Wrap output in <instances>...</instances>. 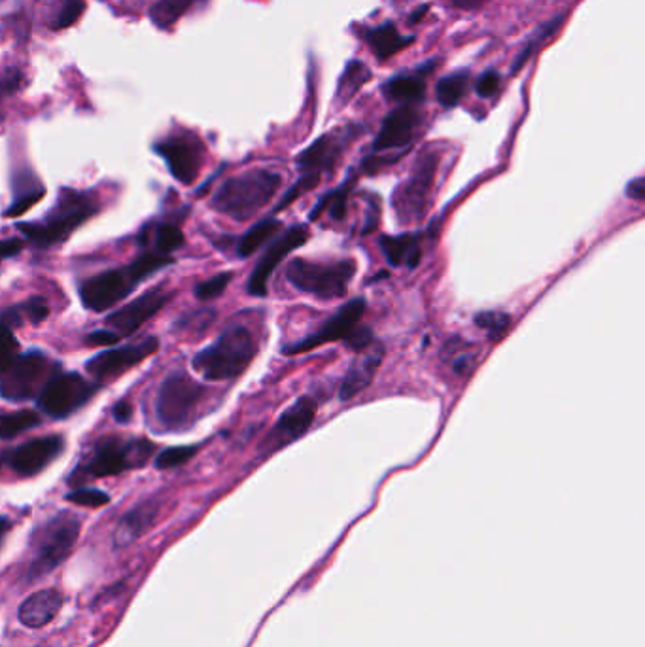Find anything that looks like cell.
Returning <instances> with one entry per match:
<instances>
[{"mask_svg": "<svg viewBox=\"0 0 645 647\" xmlns=\"http://www.w3.org/2000/svg\"><path fill=\"white\" fill-rule=\"evenodd\" d=\"M97 214V201L91 193L63 190L44 220L18 224V229L38 248H52L69 239L74 229L86 224L91 216Z\"/></svg>", "mask_w": 645, "mask_h": 647, "instance_id": "3957f363", "label": "cell"}, {"mask_svg": "<svg viewBox=\"0 0 645 647\" xmlns=\"http://www.w3.org/2000/svg\"><path fill=\"white\" fill-rule=\"evenodd\" d=\"M356 135V127H343L314 140L307 150L297 156V167L301 175L318 176L322 180L324 173H332L345 148L356 139Z\"/></svg>", "mask_w": 645, "mask_h": 647, "instance_id": "4fadbf2b", "label": "cell"}, {"mask_svg": "<svg viewBox=\"0 0 645 647\" xmlns=\"http://www.w3.org/2000/svg\"><path fill=\"white\" fill-rule=\"evenodd\" d=\"M53 375H57L55 364L46 354L38 350L18 354V358L0 373V398L8 402L33 400Z\"/></svg>", "mask_w": 645, "mask_h": 647, "instance_id": "ba28073f", "label": "cell"}, {"mask_svg": "<svg viewBox=\"0 0 645 647\" xmlns=\"http://www.w3.org/2000/svg\"><path fill=\"white\" fill-rule=\"evenodd\" d=\"M354 275V260L326 263L296 258L286 265V279L290 280L294 288L326 301L345 298Z\"/></svg>", "mask_w": 645, "mask_h": 647, "instance_id": "277c9868", "label": "cell"}, {"mask_svg": "<svg viewBox=\"0 0 645 647\" xmlns=\"http://www.w3.org/2000/svg\"><path fill=\"white\" fill-rule=\"evenodd\" d=\"M500 86H502V78H500V74H498L496 70H489V72H485V74L479 78V82H477V86H475V91H477V95H479V97L490 99V97H494V95L500 91Z\"/></svg>", "mask_w": 645, "mask_h": 647, "instance_id": "ee69618b", "label": "cell"}, {"mask_svg": "<svg viewBox=\"0 0 645 647\" xmlns=\"http://www.w3.org/2000/svg\"><path fill=\"white\" fill-rule=\"evenodd\" d=\"M21 86V72L19 70H10L2 80H0V101L12 93L18 91Z\"/></svg>", "mask_w": 645, "mask_h": 647, "instance_id": "bcb514c9", "label": "cell"}, {"mask_svg": "<svg viewBox=\"0 0 645 647\" xmlns=\"http://www.w3.org/2000/svg\"><path fill=\"white\" fill-rule=\"evenodd\" d=\"M19 343L12 328L0 324V373L18 358Z\"/></svg>", "mask_w": 645, "mask_h": 647, "instance_id": "60d3db41", "label": "cell"}, {"mask_svg": "<svg viewBox=\"0 0 645 647\" xmlns=\"http://www.w3.org/2000/svg\"><path fill=\"white\" fill-rule=\"evenodd\" d=\"M10 528H12V525H10V521H8L6 517H0V545H2V542H4V538H6V534L10 532Z\"/></svg>", "mask_w": 645, "mask_h": 647, "instance_id": "db71d44e", "label": "cell"}, {"mask_svg": "<svg viewBox=\"0 0 645 647\" xmlns=\"http://www.w3.org/2000/svg\"><path fill=\"white\" fill-rule=\"evenodd\" d=\"M384 354H386V349L379 341H373L367 349L358 352V358L350 364L349 371L341 383L339 398L343 402H350L356 394H360L362 390H366L367 386L371 385L373 377L377 375V371L383 364Z\"/></svg>", "mask_w": 645, "mask_h": 647, "instance_id": "44dd1931", "label": "cell"}, {"mask_svg": "<svg viewBox=\"0 0 645 647\" xmlns=\"http://www.w3.org/2000/svg\"><path fill=\"white\" fill-rule=\"evenodd\" d=\"M426 12H428V4H424L420 10H415V12H413V16L409 19V25L419 23L420 19L424 18V14H426Z\"/></svg>", "mask_w": 645, "mask_h": 647, "instance_id": "11a10c76", "label": "cell"}, {"mask_svg": "<svg viewBox=\"0 0 645 647\" xmlns=\"http://www.w3.org/2000/svg\"><path fill=\"white\" fill-rule=\"evenodd\" d=\"M199 447L197 445H184V447H173L165 449L156 456L157 470H173L186 462H190L193 456L197 455Z\"/></svg>", "mask_w": 645, "mask_h": 647, "instance_id": "f35d334b", "label": "cell"}, {"mask_svg": "<svg viewBox=\"0 0 645 647\" xmlns=\"http://www.w3.org/2000/svg\"><path fill=\"white\" fill-rule=\"evenodd\" d=\"M384 97L400 105H419L426 95V74L417 70L413 74H398L383 86Z\"/></svg>", "mask_w": 645, "mask_h": 647, "instance_id": "cb8c5ba5", "label": "cell"}, {"mask_svg": "<svg viewBox=\"0 0 645 647\" xmlns=\"http://www.w3.org/2000/svg\"><path fill=\"white\" fill-rule=\"evenodd\" d=\"M61 451H63V439L59 436H48V438L27 441L18 449L10 451L6 456V462L19 475L31 477L42 472L46 466H50Z\"/></svg>", "mask_w": 645, "mask_h": 647, "instance_id": "ffe728a7", "label": "cell"}, {"mask_svg": "<svg viewBox=\"0 0 645 647\" xmlns=\"http://www.w3.org/2000/svg\"><path fill=\"white\" fill-rule=\"evenodd\" d=\"M159 158L167 163L171 175L182 184H193L203 163V144L193 135H176L161 140L154 148Z\"/></svg>", "mask_w": 645, "mask_h": 647, "instance_id": "9a60e30c", "label": "cell"}, {"mask_svg": "<svg viewBox=\"0 0 645 647\" xmlns=\"http://www.w3.org/2000/svg\"><path fill=\"white\" fill-rule=\"evenodd\" d=\"M142 279L133 265L123 269L105 271L93 279L86 280L80 286V298L84 307L95 313H103L106 309L116 307L123 298H127Z\"/></svg>", "mask_w": 645, "mask_h": 647, "instance_id": "8fae6325", "label": "cell"}, {"mask_svg": "<svg viewBox=\"0 0 645 647\" xmlns=\"http://www.w3.org/2000/svg\"><path fill=\"white\" fill-rule=\"evenodd\" d=\"M366 313V301L364 299H352L347 305H343L332 318H328L316 332L303 337L294 345L286 347V354H303L309 350L318 349L326 343L333 341H347L352 332L360 326L362 318Z\"/></svg>", "mask_w": 645, "mask_h": 647, "instance_id": "7c38bea8", "label": "cell"}, {"mask_svg": "<svg viewBox=\"0 0 645 647\" xmlns=\"http://www.w3.org/2000/svg\"><path fill=\"white\" fill-rule=\"evenodd\" d=\"M112 415H114V419L118 420V422H122V424H125V422H129L131 420V415H133V407H131V403L129 402H118L116 405H114V409H112Z\"/></svg>", "mask_w": 645, "mask_h": 647, "instance_id": "816d5d0a", "label": "cell"}, {"mask_svg": "<svg viewBox=\"0 0 645 647\" xmlns=\"http://www.w3.org/2000/svg\"><path fill=\"white\" fill-rule=\"evenodd\" d=\"M184 245V233L175 224H161L154 233V252L161 256H171V252Z\"/></svg>", "mask_w": 645, "mask_h": 647, "instance_id": "d590c367", "label": "cell"}, {"mask_svg": "<svg viewBox=\"0 0 645 647\" xmlns=\"http://www.w3.org/2000/svg\"><path fill=\"white\" fill-rule=\"evenodd\" d=\"M258 354V339L246 326H231L193 358V369L207 381H231L245 373Z\"/></svg>", "mask_w": 645, "mask_h": 647, "instance_id": "7a4b0ae2", "label": "cell"}, {"mask_svg": "<svg viewBox=\"0 0 645 647\" xmlns=\"http://www.w3.org/2000/svg\"><path fill=\"white\" fill-rule=\"evenodd\" d=\"M564 19H566V16L564 14H560V16H557L555 19H551V21H547V23H543L541 27H538L532 35L528 36L526 40H524L523 44V50L521 52L517 53V57H515V61H513V65H511V74L515 76L519 70L523 69L524 65L538 53V50H541L553 36L557 35L558 29L562 27V23H564Z\"/></svg>", "mask_w": 645, "mask_h": 647, "instance_id": "83f0119b", "label": "cell"}, {"mask_svg": "<svg viewBox=\"0 0 645 647\" xmlns=\"http://www.w3.org/2000/svg\"><path fill=\"white\" fill-rule=\"evenodd\" d=\"M42 422L36 411H16L0 415V438L14 439L33 430Z\"/></svg>", "mask_w": 645, "mask_h": 647, "instance_id": "e575fe53", "label": "cell"}, {"mask_svg": "<svg viewBox=\"0 0 645 647\" xmlns=\"http://www.w3.org/2000/svg\"><path fill=\"white\" fill-rule=\"evenodd\" d=\"M84 12H86V0H63L50 21V27L53 31L69 29L70 25H74L78 19L82 18Z\"/></svg>", "mask_w": 645, "mask_h": 647, "instance_id": "74e56055", "label": "cell"}, {"mask_svg": "<svg viewBox=\"0 0 645 647\" xmlns=\"http://www.w3.org/2000/svg\"><path fill=\"white\" fill-rule=\"evenodd\" d=\"M453 2L454 6H458V8H464V10H475V8H479L481 4H485L487 0H451Z\"/></svg>", "mask_w": 645, "mask_h": 647, "instance_id": "f5cc1de1", "label": "cell"}, {"mask_svg": "<svg viewBox=\"0 0 645 647\" xmlns=\"http://www.w3.org/2000/svg\"><path fill=\"white\" fill-rule=\"evenodd\" d=\"M366 42L369 44V50L375 53L379 61H386L401 50L409 48L415 42V36L400 35L396 25L388 21L375 29H369L366 33Z\"/></svg>", "mask_w": 645, "mask_h": 647, "instance_id": "484cf974", "label": "cell"}, {"mask_svg": "<svg viewBox=\"0 0 645 647\" xmlns=\"http://www.w3.org/2000/svg\"><path fill=\"white\" fill-rule=\"evenodd\" d=\"M233 279V273H220L212 279L205 280L201 284H197L195 288V296L203 301H210V299L220 298L226 292L229 282Z\"/></svg>", "mask_w": 645, "mask_h": 647, "instance_id": "ab89813d", "label": "cell"}, {"mask_svg": "<svg viewBox=\"0 0 645 647\" xmlns=\"http://www.w3.org/2000/svg\"><path fill=\"white\" fill-rule=\"evenodd\" d=\"M80 519L72 513H59L40 526L31 538L35 560L27 570V581H36L50 574L63 560L78 540Z\"/></svg>", "mask_w": 645, "mask_h": 647, "instance_id": "5b68a950", "label": "cell"}, {"mask_svg": "<svg viewBox=\"0 0 645 647\" xmlns=\"http://www.w3.org/2000/svg\"><path fill=\"white\" fill-rule=\"evenodd\" d=\"M65 596L57 589H42L29 596L19 608V621L29 629L46 627L63 608Z\"/></svg>", "mask_w": 645, "mask_h": 647, "instance_id": "603a6c76", "label": "cell"}, {"mask_svg": "<svg viewBox=\"0 0 645 647\" xmlns=\"http://www.w3.org/2000/svg\"><path fill=\"white\" fill-rule=\"evenodd\" d=\"M437 167H439V156L436 152L428 150L417 159L409 178L398 186L392 205L400 224L409 226L424 218L428 210L432 186L436 180Z\"/></svg>", "mask_w": 645, "mask_h": 647, "instance_id": "9c48e42d", "label": "cell"}, {"mask_svg": "<svg viewBox=\"0 0 645 647\" xmlns=\"http://www.w3.org/2000/svg\"><path fill=\"white\" fill-rule=\"evenodd\" d=\"M42 197H44V188L36 180L35 175L19 178L18 184H16V199H14L12 207L6 210L4 214L8 218H19L21 214H25L31 207H35Z\"/></svg>", "mask_w": 645, "mask_h": 647, "instance_id": "1f68e13d", "label": "cell"}, {"mask_svg": "<svg viewBox=\"0 0 645 647\" xmlns=\"http://www.w3.org/2000/svg\"><path fill=\"white\" fill-rule=\"evenodd\" d=\"M154 453V445L146 439H106L101 443L88 462L72 473V481H86V479H101L110 475L140 468L146 464V460Z\"/></svg>", "mask_w": 645, "mask_h": 647, "instance_id": "8992f818", "label": "cell"}, {"mask_svg": "<svg viewBox=\"0 0 645 647\" xmlns=\"http://www.w3.org/2000/svg\"><path fill=\"white\" fill-rule=\"evenodd\" d=\"M379 216H381V212H379V201L375 199V201H371V203H369L366 228H364V233H362V235H369L371 231H375V229H377V226H379Z\"/></svg>", "mask_w": 645, "mask_h": 647, "instance_id": "f907efd6", "label": "cell"}, {"mask_svg": "<svg viewBox=\"0 0 645 647\" xmlns=\"http://www.w3.org/2000/svg\"><path fill=\"white\" fill-rule=\"evenodd\" d=\"M50 315V307L42 298H33L16 307L6 309L0 315V324L12 328V326H21V322L27 318L31 324H40L46 316Z\"/></svg>", "mask_w": 645, "mask_h": 647, "instance_id": "4dcf8cb0", "label": "cell"}, {"mask_svg": "<svg viewBox=\"0 0 645 647\" xmlns=\"http://www.w3.org/2000/svg\"><path fill=\"white\" fill-rule=\"evenodd\" d=\"M282 176L267 169L246 171L226 180L212 197V209L245 222L265 209L279 192Z\"/></svg>", "mask_w": 645, "mask_h": 647, "instance_id": "6da1fadb", "label": "cell"}, {"mask_svg": "<svg viewBox=\"0 0 645 647\" xmlns=\"http://www.w3.org/2000/svg\"><path fill=\"white\" fill-rule=\"evenodd\" d=\"M67 500L82 508H103L110 502V496L97 489H76L67 494Z\"/></svg>", "mask_w": 645, "mask_h": 647, "instance_id": "b9f144b4", "label": "cell"}, {"mask_svg": "<svg viewBox=\"0 0 645 647\" xmlns=\"http://www.w3.org/2000/svg\"><path fill=\"white\" fill-rule=\"evenodd\" d=\"M95 386L78 373H57L38 394V407L52 419H67L93 398Z\"/></svg>", "mask_w": 645, "mask_h": 647, "instance_id": "30bf717a", "label": "cell"}, {"mask_svg": "<svg viewBox=\"0 0 645 647\" xmlns=\"http://www.w3.org/2000/svg\"><path fill=\"white\" fill-rule=\"evenodd\" d=\"M371 80V70L367 69L362 61L352 59L347 63V67L343 70L339 84H337V103L339 105H347L350 99L366 86L367 82Z\"/></svg>", "mask_w": 645, "mask_h": 647, "instance_id": "f546056e", "label": "cell"}, {"mask_svg": "<svg viewBox=\"0 0 645 647\" xmlns=\"http://www.w3.org/2000/svg\"><path fill=\"white\" fill-rule=\"evenodd\" d=\"M23 250V241L14 237V239H0V262L18 256L19 252Z\"/></svg>", "mask_w": 645, "mask_h": 647, "instance_id": "c3c4849f", "label": "cell"}, {"mask_svg": "<svg viewBox=\"0 0 645 647\" xmlns=\"http://www.w3.org/2000/svg\"><path fill=\"white\" fill-rule=\"evenodd\" d=\"M159 508H161L159 502L152 498L142 502L137 508L131 509L129 513H125L114 530V545L122 549L142 538L156 523Z\"/></svg>", "mask_w": 645, "mask_h": 647, "instance_id": "7402d4cb", "label": "cell"}, {"mask_svg": "<svg viewBox=\"0 0 645 647\" xmlns=\"http://www.w3.org/2000/svg\"><path fill=\"white\" fill-rule=\"evenodd\" d=\"M627 195L634 201H644L645 199V180L644 176H636L632 182H628Z\"/></svg>", "mask_w": 645, "mask_h": 647, "instance_id": "681fc988", "label": "cell"}, {"mask_svg": "<svg viewBox=\"0 0 645 647\" xmlns=\"http://www.w3.org/2000/svg\"><path fill=\"white\" fill-rule=\"evenodd\" d=\"M280 229H282V224L277 218H265L262 222H258L256 226L248 229L245 235L239 239L237 254L241 258H250L263 245H267V241H271L279 233Z\"/></svg>", "mask_w": 645, "mask_h": 647, "instance_id": "f1b7e54d", "label": "cell"}, {"mask_svg": "<svg viewBox=\"0 0 645 647\" xmlns=\"http://www.w3.org/2000/svg\"><path fill=\"white\" fill-rule=\"evenodd\" d=\"M420 125V112L415 105H401L384 118L381 131L373 142V152L383 154L409 146Z\"/></svg>", "mask_w": 645, "mask_h": 647, "instance_id": "d6986e66", "label": "cell"}, {"mask_svg": "<svg viewBox=\"0 0 645 647\" xmlns=\"http://www.w3.org/2000/svg\"><path fill=\"white\" fill-rule=\"evenodd\" d=\"M468 82H470L468 72H454L451 76H445L443 80H439L436 86L437 103L443 108H454L466 95Z\"/></svg>", "mask_w": 645, "mask_h": 647, "instance_id": "836d02e7", "label": "cell"}, {"mask_svg": "<svg viewBox=\"0 0 645 647\" xmlns=\"http://www.w3.org/2000/svg\"><path fill=\"white\" fill-rule=\"evenodd\" d=\"M171 298H173V294L169 290H165L163 286L148 290L140 298L133 299L131 303L123 305L122 309L110 313L106 318V324L110 328H116L123 335H133L152 316L157 315Z\"/></svg>", "mask_w": 645, "mask_h": 647, "instance_id": "ac0fdd59", "label": "cell"}, {"mask_svg": "<svg viewBox=\"0 0 645 647\" xmlns=\"http://www.w3.org/2000/svg\"><path fill=\"white\" fill-rule=\"evenodd\" d=\"M473 322H475L477 328L485 330L490 339L498 341L509 330L511 316L507 315V313H502V311H483V313L475 315Z\"/></svg>", "mask_w": 645, "mask_h": 647, "instance_id": "8d00e7d4", "label": "cell"}, {"mask_svg": "<svg viewBox=\"0 0 645 647\" xmlns=\"http://www.w3.org/2000/svg\"><path fill=\"white\" fill-rule=\"evenodd\" d=\"M354 184H356V173L352 171L349 178H347V180H345L337 190L326 193V195L318 201L316 209L311 212V216H309V218H311V220H318L322 214H328V218L333 220V222H343V220L347 218L350 192H352Z\"/></svg>", "mask_w": 645, "mask_h": 647, "instance_id": "4316f807", "label": "cell"}, {"mask_svg": "<svg viewBox=\"0 0 645 647\" xmlns=\"http://www.w3.org/2000/svg\"><path fill=\"white\" fill-rule=\"evenodd\" d=\"M207 390L190 375L178 371L163 381L157 392V422L165 430H182L192 422Z\"/></svg>", "mask_w": 645, "mask_h": 647, "instance_id": "52a82bcc", "label": "cell"}, {"mask_svg": "<svg viewBox=\"0 0 645 647\" xmlns=\"http://www.w3.org/2000/svg\"><path fill=\"white\" fill-rule=\"evenodd\" d=\"M309 239V228L307 226H294L288 229L286 233H282L279 239H275L269 248L265 250L262 260L256 265V269L252 271L250 279H248V294L256 296V298H263L267 296V284L271 275L275 273V269L279 267L282 260H286L296 248L305 245Z\"/></svg>", "mask_w": 645, "mask_h": 647, "instance_id": "5bb4252c", "label": "cell"}, {"mask_svg": "<svg viewBox=\"0 0 645 647\" xmlns=\"http://www.w3.org/2000/svg\"><path fill=\"white\" fill-rule=\"evenodd\" d=\"M199 2L203 0H159L150 10V19L159 29H169Z\"/></svg>", "mask_w": 645, "mask_h": 647, "instance_id": "d6a6232c", "label": "cell"}, {"mask_svg": "<svg viewBox=\"0 0 645 647\" xmlns=\"http://www.w3.org/2000/svg\"><path fill=\"white\" fill-rule=\"evenodd\" d=\"M318 184H320V178H318V176L301 175V178L297 180L296 184H294L288 192L284 193V197L280 199L279 205L275 207V212L288 209L296 199H299L301 195H305V193L314 190Z\"/></svg>", "mask_w": 645, "mask_h": 647, "instance_id": "7bdbcfd3", "label": "cell"}, {"mask_svg": "<svg viewBox=\"0 0 645 647\" xmlns=\"http://www.w3.org/2000/svg\"><path fill=\"white\" fill-rule=\"evenodd\" d=\"M120 341V335L108 330H99V332L89 333L86 337V343L93 347H106V345H116Z\"/></svg>", "mask_w": 645, "mask_h": 647, "instance_id": "7dc6e473", "label": "cell"}, {"mask_svg": "<svg viewBox=\"0 0 645 647\" xmlns=\"http://www.w3.org/2000/svg\"><path fill=\"white\" fill-rule=\"evenodd\" d=\"M159 349V341L156 337H146L144 341H140L137 345H127L122 349L105 350L97 356H93L86 364L89 375L97 381H105V379H114L118 375H122L125 371H129L135 366H139L140 362H144L146 358H150L152 354H156Z\"/></svg>", "mask_w": 645, "mask_h": 647, "instance_id": "2e32d148", "label": "cell"}, {"mask_svg": "<svg viewBox=\"0 0 645 647\" xmlns=\"http://www.w3.org/2000/svg\"><path fill=\"white\" fill-rule=\"evenodd\" d=\"M381 248L384 256L392 267L407 265L409 269H415L422 258V246L417 233H403L396 237H381Z\"/></svg>", "mask_w": 645, "mask_h": 647, "instance_id": "d4e9b609", "label": "cell"}, {"mask_svg": "<svg viewBox=\"0 0 645 647\" xmlns=\"http://www.w3.org/2000/svg\"><path fill=\"white\" fill-rule=\"evenodd\" d=\"M449 350L454 352L453 349ZM454 354H458V356H451V366H453L454 373L460 375V377L470 375L473 368H475V364H477V354L475 352H468L466 349L458 350Z\"/></svg>", "mask_w": 645, "mask_h": 647, "instance_id": "f6af8a7d", "label": "cell"}, {"mask_svg": "<svg viewBox=\"0 0 645 647\" xmlns=\"http://www.w3.org/2000/svg\"><path fill=\"white\" fill-rule=\"evenodd\" d=\"M316 411H318V402L311 396H303L294 405H290L280 415L277 424L265 439L263 443L265 451L275 453L279 449L288 447L296 439L303 438L316 419Z\"/></svg>", "mask_w": 645, "mask_h": 647, "instance_id": "e0dca14e", "label": "cell"}]
</instances>
